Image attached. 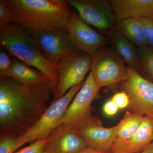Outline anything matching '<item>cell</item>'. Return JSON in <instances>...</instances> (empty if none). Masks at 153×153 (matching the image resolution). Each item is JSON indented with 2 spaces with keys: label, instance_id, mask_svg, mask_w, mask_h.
<instances>
[{
  "label": "cell",
  "instance_id": "15",
  "mask_svg": "<svg viewBox=\"0 0 153 153\" xmlns=\"http://www.w3.org/2000/svg\"><path fill=\"white\" fill-rule=\"evenodd\" d=\"M153 141V118L143 116L139 129L129 140L116 152L141 153Z\"/></svg>",
  "mask_w": 153,
  "mask_h": 153
},
{
  "label": "cell",
  "instance_id": "27",
  "mask_svg": "<svg viewBox=\"0 0 153 153\" xmlns=\"http://www.w3.org/2000/svg\"><path fill=\"white\" fill-rule=\"evenodd\" d=\"M119 110V108L117 105L111 100L107 101L103 107V112L108 116L114 115L117 113Z\"/></svg>",
  "mask_w": 153,
  "mask_h": 153
},
{
  "label": "cell",
  "instance_id": "11",
  "mask_svg": "<svg viewBox=\"0 0 153 153\" xmlns=\"http://www.w3.org/2000/svg\"><path fill=\"white\" fill-rule=\"evenodd\" d=\"M85 141L89 147L111 152L115 140L116 126H103L101 121L92 115L74 125L66 123Z\"/></svg>",
  "mask_w": 153,
  "mask_h": 153
},
{
  "label": "cell",
  "instance_id": "3",
  "mask_svg": "<svg viewBox=\"0 0 153 153\" xmlns=\"http://www.w3.org/2000/svg\"><path fill=\"white\" fill-rule=\"evenodd\" d=\"M0 45L15 58L36 68L57 85V65L44 57L33 36L22 27L11 22L0 29Z\"/></svg>",
  "mask_w": 153,
  "mask_h": 153
},
{
  "label": "cell",
  "instance_id": "19",
  "mask_svg": "<svg viewBox=\"0 0 153 153\" xmlns=\"http://www.w3.org/2000/svg\"><path fill=\"white\" fill-rule=\"evenodd\" d=\"M117 32L139 47L149 46L143 25L140 19L129 18L118 22Z\"/></svg>",
  "mask_w": 153,
  "mask_h": 153
},
{
  "label": "cell",
  "instance_id": "2",
  "mask_svg": "<svg viewBox=\"0 0 153 153\" xmlns=\"http://www.w3.org/2000/svg\"><path fill=\"white\" fill-rule=\"evenodd\" d=\"M12 22L31 36L67 31L73 9L67 0H8Z\"/></svg>",
  "mask_w": 153,
  "mask_h": 153
},
{
  "label": "cell",
  "instance_id": "21",
  "mask_svg": "<svg viewBox=\"0 0 153 153\" xmlns=\"http://www.w3.org/2000/svg\"><path fill=\"white\" fill-rule=\"evenodd\" d=\"M140 67L153 79V48L149 46L139 47Z\"/></svg>",
  "mask_w": 153,
  "mask_h": 153
},
{
  "label": "cell",
  "instance_id": "6",
  "mask_svg": "<svg viewBox=\"0 0 153 153\" xmlns=\"http://www.w3.org/2000/svg\"><path fill=\"white\" fill-rule=\"evenodd\" d=\"M92 56L77 52L60 60L57 64L58 81L54 91V100L63 97L72 88L82 83L91 70Z\"/></svg>",
  "mask_w": 153,
  "mask_h": 153
},
{
  "label": "cell",
  "instance_id": "17",
  "mask_svg": "<svg viewBox=\"0 0 153 153\" xmlns=\"http://www.w3.org/2000/svg\"><path fill=\"white\" fill-rule=\"evenodd\" d=\"M8 76L27 85H36L50 79L40 71L16 58L11 59L10 70Z\"/></svg>",
  "mask_w": 153,
  "mask_h": 153
},
{
  "label": "cell",
  "instance_id": "5",
  "mask_svg": "<svg viewBox=\"0 0 153 153\" xmlns=\"http://www.w3.org/2000/svg\"><path fill=\"white\" fill-rule=\"evenodd\" d=\"M91 72L100 88L114 87L127 77V66L115 51L102 48L92 56Z\"/></svg>",
  "mask_w": 153,
  "mask_h": 153
},
{
  "label": "cell",
  "instance_id": "4",
  "mask_svg": "<svg viewBox=\"0 0 153 153\" xmlns=\"http://www.w3.org/2000/svg\"><path fill=\"white\" fill-rule=\"evenodd\" d=\"M85 80L72 88L63 97L57 100H53L50 106L36 123L18 136V140L22 146L25 144L32 143L50 136L59 126L61 118L75 96L82 87Z\"/></svg>",
  "mask_w": 153,
  "mask_h": 153
},
{
  "label": "cell",
  "instance_id": "7",
  "mask_svg": "<svg viewBox=\"0 0 153 153\" xmlns=\"http://www.w3.org/2000/svg\"><path fill=\"white\" fill-rule=\"evenodd\" d=\"M80 18L100 33L108 36L115 31L118 22L110 1L68 0Z\"/></svg>",
  "mask_w": 153,
  "mask_h": 153
},
{
  "label": "cell",
  "instance_id": "12",
  "mask_svg": "<svg viewBox=\"0 0 153 153\" xmlns=\"http://www.w3.org/2000/svg\"><path fill=\"white\" fill-rule=\"evenodd\" d=\"M33 36L44 57L55 65L78 52L68 37L67 31H49Z\"/></svg>",
  "mask_w": 153,
  "mask_h": 153
},
{
  "label": "cell",
  "instance_id": "29",
  "mask_svg": "<svg viewBox=\"0 0 153 153\" xmlns=\"http://www.w3.org/2000/svg\"><path fill=\"white\" fill-rule=\"evenodd\" d=\"M140 153H153V141L147 148Z\"/></svg>",
  "mask_w": 153,
  "mask_h": 153
},
{
  "label": "cell",
  "instance_id": "20",
  "mask_svg": "<svg viewBox=\"0 0 153 153\" xmlns=\"http://www.w3.org/2000/svg\"><path fill=\"white\" fill-rule=\"evenodd\" d=\"M22 146L17 135L9 132H1L0 153H15Z\"/></svg>",
  "mask_w": 153,
  "mask_h": 153
},
{
  "label": "cell",
  "instance_id": "22",
  "mask_svg": "<svg viewBox=\"0 0 153 153\" xmlns=\"http://www.w3.org/2000/svg\"><path fill=\"white\" fill-rule=\"evenodd\" d=\"M50 139L49 136L46 138L38 140L15 153H46L45 148Z\"/></svg>",
  "mask_w": 153,
  "mask_h": 153
},
{
  "label": "cell",
  "instance_id": "9",
  "mask_svg": "<svg viewBox=\"0 0 153 153\" xmlns=\"http://www.w3.org/2000/svg\"><path fill=\"white\" fill-rule=\"evenodd\" d=\"M67 33L76 51L92 56L110 42L83 21L74 9Z\"/></svg>",
  "mask_w": 153,
  "mask_h": 153
},
{
  "label": "cell",
  "instance_id": "26",
  "mask_svg": "<svg viewBox=\"0 0 153 153\" xmlns=\"http://www.w3.org/2000/svg\"><path fill=\"white\" fill-rule=\"evenodd\" d=\"M140 19L144 28L149 46L153 48V19Z\"/></svg>",
  "mask_w": 153,
  "mask_h": 153
},
{
  "label": "cell",
  "instance_id": "10",
  "mask_svg": "<svg viewBox=\"0 0 153 153\" xmlns=\"http://www.w3.org/2000/svg\"><path fill=\"white\" fill-rule=\"evenodd\" d=\"M100 89L90 72L61 118L59 125L75 124L91 116V104L99 97Z\"/></svg>",
  "mask_w": 153,
  "mask_h": 153
},
{
  "label": "cell",
  "instance_id": "25",
  "mask_svg": "<svg viewBox=\"0 0 153 153\" xmlns=\"http://www.w3.org/2000/svg\"><path fill=\"white\" fill-rule=\"evenodd\" d=\"M111 100L117 105L119 109L128 107L129 104L128 95L123 91L115 94Z\"/></svg>",
  "mask_w": 153,
  "mask_h": 153
},
{
  "label": "cell",
  "instance_id": "1",
  "mask_svg": "<svg viewBox=\"0 0 153 153\" xmlns=\"http://www.w3.org/2000/svg\"><path fill=\"white\" fill-rule=\"evenodd\" d=\"M56 85L50 79L27 85L12 77H0V130L21 135L48 108Z\"/></svg>",
  "mask_w": 153,
  "mask_h": 153
},
{
  "label": "cell",
  "instance_id": "16",
  "mask_svg": "<svg viewBox=\"0 0 153 153\" xmlns=\"http://www.w3.org/2000/svg\"><path fill=\"white\" fill-rule=\"evenodd\" d=\"M143 116L127 111L123 119L117 125L115 140L111 152H116L137 132L142 122Z\"/></svg>",
  "mask_w": 153,
  "mask_h": 153
},
{
  "label": "cell",
  "instance_id": "14",
  "mask_svg": "<svg viewBox=\"0 0 153 153\" xmlns=\"http://www.w3.org/2000/svg\"><path fill=\"white\" fill-rule=\"evenodd\" d=\"M117 22L129 18L153 19V0H111Z\"/></svg>",
  "mask_w": 153,
  "mask_h": 153
},
{
  "label": "cell",
  "instance_id": "18",
  "mask_svg": "<svg viewBox=\"0 0 153 153\" xmlns=\"http://www.w3.org/2000/svg\"><path fill=\"white\" fill-rule=\"evenodd\" d=\"M111 41L114 47L115 52L124 62L137 71L140 68L138 51L124 36L117 30L109 35Z\"/></svg>",
  "mask_w": 153,
  "mask_h": 153
},
{
  "label": "cell",
  "instance_id": "23",
  "mask_svg": "<svg viewBox=\"0 0 153 153\" xmlns=\"http://www.w3.org/2000/svg\"><path fill=\"white\" fill-rule=\"evenodd\" d=\"M12 22L11 14L8 0L0 1V29Z\"/></svg>",
  "mask_w": 153,
  "mask_h": 153
},
{
  "label": "cell",
  "instance_id": "28",
  "mask_svg": "<svg viewBox=\"0 0 153 153\" xmlns=\"http://www.w3.org/2000/svg\"><path fill=\"white\" fill-rule=\"evenodd\" d=\"M78 153H123L120 152H106L104 151L99 150L90 147H88Z\"/></svg>",
  "mask_w": 153,
  "mask_h": 153
},
{
  "label": "cell",
  "instance_id": "13",
  "mask_svg": "<svg viewBox=\"0 0 153 153\" xmlns=\"http://www.w3.org/2000/svg\"><path fill=\"white\" fill-rule=\"evenodd\" d=\"M50 136L46 153H78L89 147L82 137L66 123L57 126Z\"/></svg>",
  "mask_w": 153,
  "mask_h": 153
},
{
  "label": "cell",
  "instance_id": "8",
  "mask_svg": "<svg viewBox=\"0 0 153 153\" xmlns=\"http://www.w3.org/2000/svg\"><path fill=\"white\" fill-rule=\"evenodd\" d=\"M123 91L128 95V109L131 112L153 118V83L133 68L127 66V77L121 83Z\"/></svg>",
  "mask_w": 153,
  "mask_h": 153
},
{
  "label": "cell",
  "instance_id": "24",
  "mask_svg": "<svg viewBox=\"0 0 153 153\" xmlns=\"http://www.w3.org/2000/svg\"><path fill=\"white\" fill-rule=\"evenodd\" d=\"M11 65V59L4 50L0 51V77L8 76Z\"/></svg>",
  "mask_w": 153,
  "mask_h": 153
}]
</instances>
